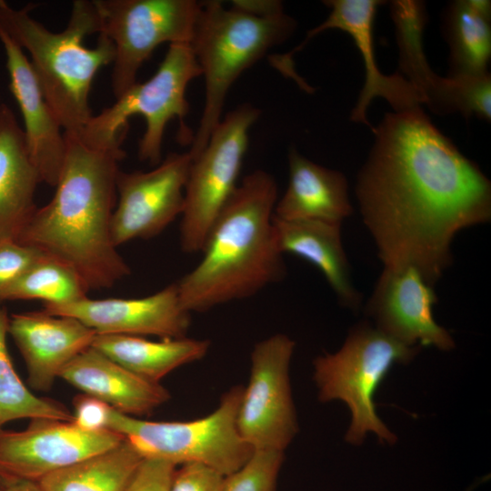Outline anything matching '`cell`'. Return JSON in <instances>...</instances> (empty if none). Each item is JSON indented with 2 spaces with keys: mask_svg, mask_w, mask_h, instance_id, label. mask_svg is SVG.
Wrapping results in <instances>:
<instances>
[{
  "mask_svg": "<svg viewBox=\"0 0 491 491\" xmlns=\"http://www.w3.org/2000/svg\"><path fill=\"white\" fill-rule=\"evenodd\" d=\"M360 169L356 196L386 268L414 267L436 286L466 228L491 220V183L421 106L387 113Z\"/></svg>",
  "mask_w": 491,
  "mask_h": 491,
  "instance_id": "obj_1",
  "label": "cell"
},
{
  "mask_svg": "<svg viewBox=\"0 0 491 491\" xmlns=\"http://www.w3.org/2000/svg\"><path fill=\"white\" fill-rule=\"evenodd\" d=\"M65 155L52 199L37 207L17 242L72 267L88 290L130 275L111 235L123 150L96 149L64 133Z\"/></svg>",
  "mask_w": 491,
  "mask_h": 491,
  "instance_id": "obj_2",
  "label": "cell"
},
{
  "mask_svg": "<svg viewBox=\"0 0 491 491\" xmlns=\"http://www.w3.org/2000/svg\"><path fill=\"white\" fill-rule=\"evenodd\" d=\"M277 195L276 179L266 171L242 179L213 225L201 260L176 282L188 312L253 296L283 278L273 223Z\"/></svg>",
  "mask_w": 491,
  "mask_h": 491,
  "instance_id": "obj_3",
  "label": "cell"
},
{
  "mask_svg": "<svg viewBox=\"0 0 491 491\" xmlns=\"http://www.w3.org/2000/svg\"><path fill=\"white\" fill-rule=\"evenodd\" d=\"M31 5L16 9L0 0V30L30 55L45 98L64 133L78 135L93 116L89 94L94 78L113 64L115 47L98 35L94 47L86 36L100 32L95 0H75L65 28L53 32L30 15Z\"/></svg>",
  "mask_w": 491,
  "mask_h": 491,
  "instance_id": "obj_4",
  "label": "cell"
},
{
  "mask_svg": "<svg viewBox=\"0 0 491 491\" xmlns=\"http://www.w3.org/2000/svg\"><path fill=\"white\" fill-rule=\"evenodd\" d=\"M284 10L255 15L220 1L200 2L190 47L205 78V105L188 151L192 160L206 146L221 121L226 95L241 74L294 33Z\"/></svg>",
  "mask_w": 491,
  "mask_h": 491,
  "instance_id": "obj_5",
  "label": "cell"
},
{
  "mask_svg": "<svg viewBox=\"0 0 491 491\" xmlns=\"http://www.w3.org/2000/svg\"><path fill=\"white\" fill-rule=\"evenodd\" d=\"M201 75V70L189 44H171L155 73L143 83H135L113 105L88 120L78 136L96 149L123 150L128 120L141 115L145 130L138 143V157L152 165L162 161V144L169 121H180V143H192L184 124L189 104L185 98L188 84Z\"/></svg>",
  "mask_w": 491,
  "mask_h": 491,
  "instance_id": "obj_6",
  "label": "cell"
},
{
  "mask_svg": "<svg viewBox=\"0 0 491 491\" xmlns=\"http://www.w3.org/2000/svg\"><path fill=\"white\" fill-rule=\"evenodd\" d=\"M420 349V346H406L364 322L351 329L338 351L314 360L318 399L344 401L351 411L346 434L348 443L360 445L367 432H374L380 443L396 441L376 412L374 394L393 365L409 363Z\"/></svg>",
  "mask_w": 491,
  "mask_h": 491,
  "instance_id": "obj_7",
  "label": "cell"
},
{
  "mask_svg": "<svg viewBox=\"0 0 491 491\" xmlns=\"http://www.w3.org/2000/svg\"><path fill=\"white\" fill-rule=\"evenodd\" d=\"M243 389L238 385L231 387L223 395L217 408L191 421H146L111 408L107 428L124 436L144 458L161 459L175 466L201 463L228 476L254 452L236 426Z\"/></svg>",
  "mask_w": 491,
  "mask_h": 491,
  "instance_id": "obj_8",
  "label": "cell"
},
{
  "mask_svg": "<svg viewBox=\"0 0 491 491\" xmlns=\"http://www.w3.org/2000/svg\"><path fill=\"white\" fill-rule=\"evenodd\" d=\"M260 114L249 104L228 112L212 132L205 149L192 160L181 215L183 252L202 251L213 225L238 185L248 132Z\"/></svg>",
  "mask_w": 491,
  "mask_h": 491,
  "instance_id": "obj_9",
  "label": "cell"
},
{
  "mask_svg": "<svg viewBox=\"0 0 491 491\" xmlns=\"http://www.w3.org/2000/svg\"><path fill=\"white\" fill-rule=\"evenodd\" d=\"M100 32L114 45L115 98L136 83L140 67L164 43L190 44L200 8L195 0H95Z\"/></svg>",
  "mask_w": 491,
  "mask_h": 491,
  "instance_id": "obj_10",
  "label": "cell"
},
{
  "mask_svg": "<svg viewBox=\"0 0 491 491\" xmlns=\"http://www.w3.org/2000/svg\"><path fill=\"white\" fill-rule=\"evenodd\" d=\"M295 342L275 334L256 343L249 382L243 389L236 426L253 451L284 452L297 433L289 367Z\"/></svg>",
  "mask_w": 491,
  "mask_h": 491,
  "instance_id": "obj_11",
  "label": "cell"
},
{
  "mask_svg": "<svg viewBox=\"0 0 491 491\" xmlns=\"http://www.w3.org/2000/svg\"><path fill=\"white\" fill-rule=\"evenodd\" d=\"M399 50L400 75L423 95L432 112H458L464 117L491 119V76L452 78L436 75L429 66L423 48L427 22L426 5L416 0H395L390 4Z\"/></svg>",
  "mask_w": 491,
  "mask_h": 491,
  "instance_id": "obj_12",
  "label": "cell"
},
{
  "mask_svg": "<svg viewBox=\"0 0 491 491\" xmlns=\"http://www.w3.org/2000/svg\"><path fill=\"white\" fill-rule=\"evenodd\" d=\"M191 163L188 152L171 153L150 171L118 170L111 220L116 247L152 238L181 216Z\"/></svg>",
  "mask_w": 491,
  "mask_h": 491,
  "instance_id": "obj_13",
  "label": "cell"
},
{
  "mask_svg": "<svg viewBox=\"0 0 491 491\" xmlns=\"http://www.w3.org/2000/svg\"><path fill=\"white\" fill-rule=\"evenodd\" d=\"M124 439L110 429L90 432L73 422L31 419L23 431L0 430V476L38 481Z\"/></svg>",
  "mask_w": 491,
  "mask_h": 491,
  "instance_id": "obj_14",
  "label": "cell"
},
{
  "mask_svg": "<svg viewBox=\"0 0 491 491\" xmlns=\"http://www.w3.org/2000/svg\"><path fill=\"white\" fill-rule=\"evenodd\" d=\"M437 300L435 286L414 267H384L366 302V313L376 329L406 346L450 351L455 341L433 316Z\"/></svg>",
  "mask_w": 491,
  "mask_h": 491,
  "instance_id": "obj_15",
  "label": "cell"
},
{
  "mask_svg": "<svg viewBox=\"0 0 491 491\" xmlns=\"http://www.w3.org/2000/svg\"><path fill=\"white\" fill-rule=\"evenodd\" d=\"M50 315L72 316L96 335L186 336L191 313L182 305L176 283L140 298L90 299L65 305H44Z\"/></svg>",
  "mask_w": 491,
  "mask_h": 491,
  "instance_id": "obj_16",
  "label": "cell"
},
{
  "mask_svg": "<svg viewBox=\"0 0 491 491\" xmlns=\"http://www.w3.org/2000/svg\"><path fill=\"white\" fill-rule=\"evenodd\" d=\"M379 0H327L324 4L330 8L326 19L308 31L304 41L292 51L281 55V59L293 65L292 56L300 51L313 37L328 29H339L348 34L364 61L365 82L358 99L351 112L350 119L370 126L366 118L367 109L376 97L386 99L395 112L421 106L423 95L399 73L392 75L382 74L376 65L373 25Z\"/></svg>",
  "mask_w": 491,
  "mask_h": 491,
  "instance_id": "obj_17",
  "label": "cell"
},
{
  "mask_svg": "<svg viewBox=\"0 0 491 491\" xmlns=\"http://www.w3.org/2000/svg\"><path fill=\"white\" fill-rule=\"evenodd\" d=\"M11 335L27 368L28 383L35 390H49L63 369L92 346L96 333L78 319L45 312L13 314Z\"/></svg>",
  "mask_w": 491,
  "mask_h": 491,
  "instance_id": "obj_18",
  "label": "cell"
},
{
  "mask_svg": "<svg viewBox=\"0 0 491 491\" xmlns=\"http://www.w3.org/2000/svg\"><path fill=\"white\" fill-rule=\"evenodd\" d=\"M9 89L19 106L30 158L40 181L55 186L65 155L64 131L46 102L38 80L24 50L0 30Z\"/></svg>",
  "mask_w": 491,
  "mask_h": 491,
  "instance_id": "obj_19",
  "label": "cell"
},
{
  "mask_svg": "<svg viewBox=\"0 0 491 491\" xmlns=\"http://www.w3.org/2000/svg\"><path fill=\"white\" fill-rule=\"evenodd\" d=\"M59 377L131 416L149 414L170 398L159 383L138 376L93 346L73 359Z\"/></svg>",
  "mask_w": 491,
  "mask_h": 491,
  "instance_id": "obj_20",
  "label": "cell"
},
{
  "mask_svg": "<svg viewBox=\"0 0 491 491\" xmlns=\"http://www.w3.org/2000/svg\"><path fill=\"white\" fill-rule=\"evenodd\" d=\"M276 245L282 255L303 258L325 276L339 303L357 311L362 295L353 284L339 223L319 220H284L273 216Z\"/></svg>",
  "mask_w": 491,
  "mask_h": 491,
  "instance_id": "obj_21",
  "label": "cell"
},
{
  "mask_svg": "<svg viewBox=\"0 0 491 491\" xmlns=\"http://www.w3.org/2000/svg\"><path fill=\"white\" fill-rule=\"evenodd\" d=\"M288 185L274 215L284 220H319L342 224L353 214L345 175L318 165L296 148L288 151Z\"/></svg>",
  "mask_w": 491,
  "mask_h": 491,
  "instance_id": "obj_22",
  "label": "cell"
},
{
  "mask_svg": "<svg viewBox=\"0 0 491 491\" xmlns=\"http://www.w3.org/2000/svg\"><path fill=\"white\" fill-rule=\"evenodd\" d=\"M41 183L23 128L13 110L0 104V241L15 240L37 208Z\"/></svg>",
  "mask_w": 491,
  "mask_h": 491,
  "instance_id": "obj_23",
  "label": "cell"
},
{
  "mask_svg": "<svg viewBox=\"0 0 491 491\" xmlns=\"http://www.w3.org/2000/svg\"><path fill=\"white\" fill-rule=\"evenodd\" d=\"M92 346L138 376L154 383L175 368L202 359L207 339L189 337L152 341L126 335H96Z\"/></svg>",
  "mask_w": 491,
  "mask_h": 491,
  "instance_id": "obj_24",
  "label": "cell"
},
{
  "mask_svg": "<svg viewBox=\"0 0 491 491\" xmlns=\"http://www.w3.org/2000/svg\"><path fill=\"white\" fill-rule=\"evenodd\" d=\"M444 35L449 45L448 77L486 75L491 56V2L456 0L444 14Z\"/></svg>",
  "mask_w": 491,
  "mask_h": 491,
  "instance_id": "obj_25",
  "label": "cell"
},
{
  "mask_svg": "<svg viewBox=\"0 0 491 491\" xmlns=\"http://www.w3.org/2000/svg\"><path fill=\"white\" fill-rule=\"evenodd\" d=\"M143 458L125 438L115 447L52 472L37 483L44 491H124Z\"/></svg>",
  "mask_w": 491,
  "mask_h": 491,
  "instance_id": "obj_26",
  "label": "cell"
},
{
  "mask_svg": "<svg viewBox=\"0 0 491 491\" xmlns=\"http://www.w3.org/2000/svg\"><path fill=\"white\" fill-rule=\"evenodd\" d=\"M9 317L0 306V430L15 419H53L73 422L74 416L63 405L35 396L16 374L8 352Z\"/></svg>",
  "mask_w": 491,
  "mask_h": 491,
  "instance_id": "obj_27",
  "label": "cell"
},
{
  "mask_svg": "<svg viewBox=\"0 0 491 491\" xmlns=\"http://www.w3.org/2000/svg\"><path fill=\"white\" fill-rule=\"evenodd\" d=\"M81 276L66 264L43 255L5 293L2 300H42L65 305L87 297Z\"/></svg>",
  "mask_w": 491,
  "mask_h": 491,
  "instance_id": "obj_28",
  "label": "cell"
},
{
  "mask_svg": "<svg viewBox=\"0 0 491 491\" xmlns=\"http://www.w3.org/2000/svg\"><path fill=\"white\" fill-rule=\"evenodd\" d=\"M284 452L254 451L236 471L225 476L223 491H276Z\"/></svg>",
  "mask_w": 491,
  "mask_h": 491,
  "instance_id": "obj_29",
  "label": "cell"
},
{
  "mask_svg": "<svg viewBox=\"0 0 491 491\" xmlns=\"http://www.w3.org/2000/svg\"><path fill=\"white\" fill-rule=\"evenodd\" d=\"M43 255L15 240L0 241V301L8 288Z\"/></svg>",
  "mask_w": 491,
  "mask_h": 491,
  "instance_id": "obj_30",
  "label": "cell"
},
{
  "mask_svg": "<svg viewBox=\"0 0 491 491\" xmlns=\"http://www.w3.org/2000/svg\"><path fill=\"white\" fill-rule=\"evenodd\" d=\"M175 469L170 491H223L225 476L201 463H185Z\"/></svg>",
  "mask_w": 491,
  "mask_h": 491,
  "instance_id": "obj_31",
  "label": "cell"
},
{
  "mask_svg": "<svg viewBox=\"0 0 491 491\" xmlns=\"http://www.w3.org/2000/svg\"><path fill=\"white\" fill-rule=\"evenodd\" d=\"M175 465L155 458H143L124 491H170Z\"/></svg>",
  "mask_w": 491,
  "mask_h": 491,
  "instance_id": "obj_32",
  "label": "cell"
},
{
  "mask_svg": "<svg viewBox=\"0 0 491 491\" xmlns=\"http://www.w3.org/2000/svg\"><path fill=\"white\" fill-rule=\"evenodd\" d=\"M73 423L85 431H101L107 428L112 408L105 402L86 394L75 397Z\"/></svg>",
  "mask_w": 491,
  "mask_h": 491,
  "instance_id": "obj_33",
  "label": "cell"
},
{
  "mask_svg": "<svg viewBox=\"0 0 491 491\" xmlns=\"http://www.w3.org/2000/svg\"><path fill=\"white\" fill-rule=\"evenodd\" d=\"M0 491H44L37 481L0 476Z\"/></svg>",
  "mask_w": 491,
  "mask_h": 491,
  "instance_id": "obj_34",
  "label": "cell"
}]
</instances>
